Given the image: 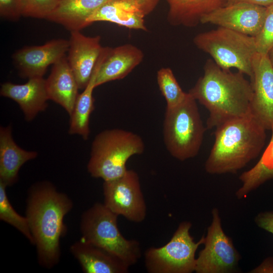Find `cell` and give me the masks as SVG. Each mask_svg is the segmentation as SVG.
<instances>
[{"label":"cell","mask_w":273,"mask_h":273,"mask_svg":"<svg viewBox=\"0 0 273 273\" xmlns=\"http://www.w3.org/2000/svg\"><path fill=\"white\" fill-rule=\"evenodd\" d=\"M104 205L113 213L136 223L144 221L147 206L138 173L127 169L122 176L104 181Z\"/></svg>","instance_id":"cell-10"},{"label":"cell","mask_w":273,"mask_h":273,"mask_svg":"<svg viewBox=\"0 0 273 273\" xmlns=\"http://www.w3.org/2000/svg\"><path fill=\"white\" fill-rule=\"evenodd\" d=\"M118 215L103 203L97 202L84 211L80 223L81 239L116 256L128 266L140 259L139 241L128 240L118 227Z\"/></svg>","instance_id":"cell-6"},{"label":"cell","mask_w":273,"mask_h":273,"mask_svg":"<svg viewBox=\"0 0 273 273\" xmlns=\"http://www.w3.org/2000/svg\"><path fill=\"white\" fill-rule=\"evenodd\" d=\"M105 57L104 53L100 55L87 85L83 92L78 94L72 112L69 115V133L79 135L85 141L87 140L89 138V119L95 109V100L93 94L96 88V79Z\"/></svg>","instance_id":"cell-23"},{"label":"cell","mask_w":273,"mask_h":273,"mask_svg":"<svg viewBox=\"0 0 273 273\" xmlns=\"http://www.w3.org/2000/svg\"><path fill=\"white\" fill-rule=\"evenodd\" d=\"M144 56L142 51L131 44L109 47L98 72L96 87L124 78L141 63Z\"/></svg>","instance_id":"cell-16"},{"label":"cell","mask_w":273,"mask_h":273,"mask_svg":"<svg viewBox=\"0 0 273 273\" xmlns=\"http://www.w3.org/2000/svg\"><path fill=\"white\" fill-rule=\"evenodd\" d=\"M254 221L259 228L273 235V211H267L258 213Z\"/></svg>","instance_id":"cell-30"},{"label":"cell","mask_w":273,"mask_h":273,"mask_svg":"<svg viewBox=\"0 0 273 273\" xmlns=\"http://www.w3.org/2000/svg\"><path fill=\"white\" fill-rule=\"evenodd\" d=\"M141 6L146 15L152 12L159 0H135Z\"/></svg>","instance_id":"cell-33"},{"label":"cell","mask_w":273,"mask_h":273,"mask_svg":"<svg viewBox=\"0 0 273 273\" xmlns=\"http://www.w3.org/2000/svg\"><path fill=\"white\" fill-rule=\"evenodd\" d=\"M38 153L20 147L12 136V126L0 127V181L7 187L16 184L24 164L37 157Z\"/></svg>","instance_id":"cell-20"},{"label":"cell","mask_w":273,"mask_h":273,"mask_svg":"<svg viewBox=\"0 0 273 273\" xmlns=\"http://www.w3.org/2000/svg\"><path fill=\"white\" fill-rule=\"evenodd\" d=\"M145 148L142 138L132 131L120 128L102 131L92 143L87 171L104 181L119 178L127 170L128 159L143 153Z\"/></svg>","instance_id":"cell-4"},{"label":"cell","mask_w":273,"mask_h":273,"mask_svg":"<svg viewBox=\"0 0 273 273\" xmlns=\"http://www.w3.org/2000/svg\"><path fill=\"white\" fill-rule=\"evenodd\" d=\"M267 147L257 163L239 176L241 186L237 190L238 199L246 198L252 191L267 180L273 179V127Z\"/></svg>","instance_id":"cell-24"},{"label":"cell","mask_w":273,"mask_h":273,"mask_svg":"<svg viewBox=\"0 0 273 273\" xmlns=\"http://www.w3.org/2000/svg\"><path fill=\"white\" fill-rule=\"evenodd\" d=\"M69 47V40L54 39L41 46L24 47L14 54L13 59L22 77H43L50 65L66 56Z\"/></svg>","instance_id":"cell-13"},{"label":"cell","mask_w":273,"mask_h":273,"mask_svg":"<svg viewBox=\"0 0 273 273\" xmlns=\"http://www.w3.org/2000/svg\"><path fill=\"white\" fill-rule=\"evenodd\" d=\"M61 0H20L21 16L47 19Z\"/></svg>","instance_id":"cell-27"},{"label":"cell","mask_w":273,"mask_h":273,"mask_svg":"<svg viewBox=\"0 0 273 273\" xmlns=\"http://www.w3.org/2000/svg\"><path fill=\"white\" fill-rule=\"evenodd\" d=\"M73 207L71 198L49 181L36 182L28 190L25 216L42 267L51 269L59 263L61 239L67 231L64 220Z\"/></svg>","instance_id":"cell-1"},{"label":"cell","mask_w":273,"mask_h":273,"mask_svg":"<svg viewBox=\"0 0 273 273\" xmlns=\"http://www.w3.org/2000/svg\"><path fill=\"white\" fill-rule=\"evenodd\" d=\"M266 7L238 3L225 5L203 16L202 24H212L255 37L260 31Z\"/></svg>","instance_id":"cell-11"},{"label":"cell","mask_w":273,"mask_h":273,"mask_svg":"<svg viewBox=\"0 0 273 273\" xmlns=\"http://www.w3.org/2000/svg\"><path fill=\"white\" fill-rule=\"evenodd\" d=\"M254 38L257 53L267 55L273 48V4L266 7L262 26Z\"/></svg>","instance_id":"cell-28"},{"label":"cell","mask_w":273,"mask_h":273,"mask_svg":"<svg viewBox=\"0 0 273 273\" xmlns=\"http://www.w3.org/2000/svg\"><path fill=\"white\" fill-rule=\"evenodd\" d=\"M193 42L221 68H236L252 79L253 62L257 53L254 37L218 27L198 34Z\"/></svg>","instance_id":"cell-7"},{"label":"cell","mask_w":273,"mask_h":273,"mask_svg":"<svg viewBox=\"0 0 273 273\" xmlns=\"http://www.w3.org/2000/svg\"><path fill=\"white\" fill-rule=\"evenodd\" d=\"M108 1L61 0L47 19L62 25L70 31H79L88 25V18Z\"/></svg>","instance_id":"cell-21"},{"label":"cell","mask_w":273,"mask_h":273,"mask_svg":"<svg viewBox=\"0 0 273 273\" xmlns=\"http://www.w3.org/2000/svg\"><path fill=\"white\" fill-rule=\"evenodd\" d=\"M206 129L197 101L189 92L181 103L166 108L163 124V141L174 158L183 161L196 156Z\"/></svg>","instance_id":"cell-5"},{"label":"cell","mask_w":273,"mask_h":273,"mask_svg":"<svg viewBox=\"0 0 273 273\" xmlns=\"http://www.w3.org/2000/svg\"><path fill=\"white\" fill-rule=\"evenodd\" d=\"M265 128L251 114L215 128V140L205 163L211 174L235 173L256 158L266 139Z\"/></svg>","instance_id":"cell-3"},{"label":"cell","mask_w":273,"mask_h":273,"mask_svg":"<svg viewBox=\"0 0 273 273\" xmlns=\"http://www.w3.org/2000/svg\"><path fill=\"white\" fill-rule=\"evenodd\" d=\"M157 81L159 89L166 102V108L175 107L188 96L183 90L172 70L168 67L160 69L157 72Z\"/></svg>","instance_id":"cell-26"},{"label":"cell","mask_w":273,"mask_h":273,"mask_svg":"<svg viewBox=\"0 0 273 273\" xmlns=\"http://www.w3.org/2000/svg\"><path fill=\"white\" fill-rule=\"evenodd\" d=\"M249 272H273V258H266L259 266L251 270Z\"/></svg>","instance_id":"cell-31"},{"label":"cell","mask_w":273,"mask_h":273,"mask_svg":"<svg viewBox=\"0 0 273 273\" xmlns=\"http://www.w3.org/2000/svg\"><path fill=\"white\" fill-rule=\"evenodd\" d=\"M245 3L267 7L273 4V0H227L225 5Z\"/></svg>","instance_id":"cell-32"},{"label":"cell","mask_w":273,"mask_h":273,"mask_svg":"<svg viewBox=\"0 0 273 273\" xmlns=\"http://www.w3.org/2000/svg\"><path fill=\"white\" fill-rule=\"evenodd\" d=\"M189 93L208 110V129L250 114L252 83L243 73L223 69L211 59L206 61L203 75Z\"/></svg>","instance_id":"cell-2"},{"label":"cell","mask_w":273,"mask_h":273,"mask_svg":"<svg viewBox=\"0 0 273 273\" xmlns=\"http://www.w3.org/2000/svg\"><path fill=\"white\" fill-rule=\"evenodd\" d=\"M100 41L99 35L89 37L79 30L71 31L67 59L79 89H84L92 77L104 48Z\"/></svg>","instance_id":"cell-14"},{"label":"cell","mask_w":273,"mask_h":273,"mask_svg":"<svg viewBox=\"0 0 273 273\" xmlns=\"http://www.w3.org/2000/svg\"><path fill=\"white\" fill-rule=\"evenodd\" d=\"M189 221L179 223L170 240L160 247H150L145 253V265L150 273H191L195 270L196 252L203 244L204 236L195 242L190 234Z\"/></svg>","instance_id":"cell-8"},{"label":"cell","mask_w":273,"mask_h":273,"mask_svg":"<svg viewBox=\"0 0 273 273\" xmlns=\"http://www.w3.org/2000/svg\"><path fill=\"white\" fill-rule=\"evenodd\" d=\"M269 59L273 66V48L268 53Z\"/></svg>","instance_id":"cell-34"},{"label":"cell","mask_w":273,"mask_h":273,"mask_svg":"<svg viewBox=\"0 0 273 273\" xmlns=\"http://www.w3.org/2000/svg\"><path fill=\"white\" fill-rule=\"evenodd\" d=\"M146 15L135 0H109L100 7L88 18V25L106 21L127 28L147 31Z\"/></svg>","instance_id":"cell-19"},{"label":"cell","mask_w":273,"mask_h":273,"mask_svg":"<svg viewBox=\"0 0 273 273\" xmlns=\"http://www.w3.org/2000/svg\"><path fill=\"white\" fill-rule=\"evenodd\" d=\"M7 187L0 181V219L15 228L33 244L28 220L25 216H22L13 208L8 197Z\"/></svg>","instance_id":"cell-25"},{"label":"cell","mask_w":273,"mask_h":273,"mask_svg":"<svg viewBox=\"0 0 273 273\" xmlns=\"http://www.w3.org/2000/svg\"><path fill=\"white\" fill-rule=\"evenodd\" d=\"M70 251L85 273H127L129 266L116 256L82 239L70 247Z\"/></svg>","instance_id":"cell-17"},{"label":"cell","mask_w":273,"mask_h":273,"mask_svg":"<svg viewBox=\"0 0 273 273\" xmlns=\"http://www.w3.org/2000/svg\"><path fill=\"white\" fill-rule=\"evenodd\" d=\"M0 93L19 105L27 121L33 120L48 107L49 99L43 77L28 78L27 82L22 84L5 82L1 85Z\"/></svg>","instance_id":"cell-15"},{"label":"cell","mask_w":273,"mask_h":273,"mask_svg":"<svg viewBox=\"0 0 273 273\" xmlns=\"http://www.w3.org/2000/svg\"><path fill=\"white\" fill-rule=\"evenodd\" d=\"M20 0H0L1 15L10 20L18 19L21 16Z\"/></svg>","instance_id":"cell-29"},{"label":"cell","mask_w":273,"mask_h":273,"mask_svg":"<svg viewBox=\"0 0 273 273\" xmlns=\"http://www.w3.org/2000/svg\"><path fill=\"white\" fill-rule=\"evenodd\" d=\"M46 84L49 100L60 105L70 115L79 88L66 56L53 65Z\"/></svg>","instance_id":"cell-18"},{"label":"cell","mask_w":273,"mask_h":273,"mask_svg":"<svg viewBox=\"0 0 273 273\" xmlns=\"http://www.w3.org/2000/svg\"><path fill=\"white\" fill-rule=\"evenodd\" d=\"M168 23L173 26L194 27L203 16L225 5L227 0H167Z\"/></svg>","instance_id":"cell-22"},{"label":"cell","mask_w":273,"mask_h":273,"mask_svg":"<svg viewBox=\"0 0 273 273\" xmlns=\"http://www.w3.org/2000/svg\"><path fill=\"white\" fill-rule=\"evenodd\" d=\"M212 221L207 229L204 248L196 258L197 273H232L238 271L241 256L233 241L224 232L219 212L214 208Z\"/></svg>","instance_id":"cell-9"},{"label":"cell","mask_w":273,"mask_h":273,"mask_svg":"<svg viewBox=\"0 0 273 273\" xmlns=\"http://www.w3.org/2000/svg\"><path fill=\"white\" fill-rule=\"evenodd\" d=\"M250 114L265 128L273 127V66L268 54L257 53L253 62Z\"/></svg>","instance_id":"cell-12"}]
</instances>
